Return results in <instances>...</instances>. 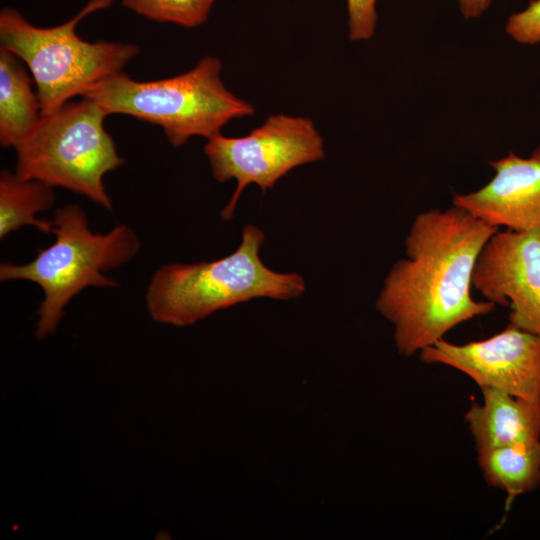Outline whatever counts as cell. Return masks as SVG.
Segmentation results:
<instances>
[{"label": "cell", "instance_id": "6da1fadb", "mask_svg": "<svg viewBox=\"0 0 540 540\" xmlns=\"http://www.w3.org/2000/svg\"><path fill=\"white\" fill-rule=\"evenodd\" d=\"M453 205L417 214L376 299L378 312L394 327L398 352L412 356L444 339L456 326L494 310L471 296L478 255L498 230Z\"/></svg>", "mask_w": 540, "mask_h": 540}, {"label": "cell", "instance_id": "7a4b0ae2", "mask_svg": "<svg viewBox=\"0 0 540 540\" xmlns=\"http://www.w3.org/2000/svg\"><path fill=\"white\" fill-rule=\"evenodd\" d=\"M263 231L247 224L239 247L209 262L161 266L150 279L146 306L162 324L190 326L216 311L255 298L290 300L301 296L306 284L298 273L268 268L260 258Z\"/></svg>", "mask_w": 540, "mask_h": 540}, {"label": "cell", "instance_id": "3957f363", "mask_svg": "<svg viewBox=\"0 0 540 540\" xmlns=\"http://www.w3.org/2000/svg\"><path fill=\"white\" fill-rule=\"evenodd\" d=\"M221 72V60L206 56L187 72L153 81L120 72L83 97L108 115L125 114L161 127L169 143L181 147L194 136L209 139L232 120L254 115L249 102L226 88Z\"/></svg>", "mask_w": 540, "mask_h": 540}, {"label": "cell", "instance_id": "277c9868", "mask_svg": "<svg viewBox=\"0 0 540 540\" xmlns=\"http://www.w3.org/2000/svg\"><path fill=\"white\" fill-rule=\"evenodd\" d=\"M112 2L90 0L69 21L53 27L35 26L14 8L0 11V46L18 56L28 68L42 116L123 72L139 53V47L134 44L89 42L77 34L81 20Z\"/></svg>", "mask_w": 540, "mask_h": 540}, {"label": "cell", "instance_id": "5b68a950", "mask_svg": "<svg viewBox=\"0 0 540 540\" xmlns=\"http://www.w3.org/2000/svg\"><path fill=\"white\" fill-rule=\"evenodd\" d=\"M55 242L39 250L26 264L2 263L0 280H28L39 285L44 299L40 304L36 337L52 334L70 300L87 287H117L102 274L129 262L140 242L128 226L121 224L106 234L90 230L85 212L78 204L58 207L53 219Z\"/></svg>", "mask_w": 540, "mask_h": 540}, {"label": "cell", "instance_id": "8992f818", "mask_svg": "<svg viewBox=\"0 0 540 540\" xmlns=\"http://www.w3.org/2000/svg\"><path fill=\"white\" fill-rule=\"evenodd\" d=\"M108 113L93 99L69 101L43 115L16 147V173L85 196L112 211L105 174L124 163L104 127Z\"/></svg>", "mask_w": 540, "mask_h": 540}, {"label": "cell", "instance_id": "52a82bcc", "mask_svg": "<svg viewBox=\"0 0 540 540\" xmlns=\"http://www.w3.org/2000/svg\"><path fill=\"white\" fill-rule=\"evenodd\" d=\"M203 151L216 181H236L234 193L221 212L227 221L232 219L248 185L256 184L265 192L292 169L325 157L323 138L312 119L286 114L268 116L245 136L219 133L207 139Z\"/></svg>", "mask_w": 540, "mask_h": 540}, {"label": "cell", "instance_id": "ba28073f", "mask_svg": "<svg viewBox=\"0 0 540 540\" xmlns=\"http://www.w3.org/2000/svg\"><path fill=\"white\" fill-rule=\"evenodd\" d=\"M425 364L451 367L480 389L503 391L540 405V336L508 324L478 341L454 344L441 339L419 352Z\"/></svg>", "mask_w": 540, "mask_h": 540}, {"label": "cell", "instance_id": "9c48e42d", "mask_svg": "<svg viewBox=\"0 0 540 540\" xmlns=\"http://www.w3.org/2000/svg\"><path fill=\"white\" fill-rule=\"evenodd\" d=\"M472 287L509 307L510 324L540 336V231L498 229L478 255Z\"/></svg>", "mask_w": 540, "mask_h": 540}, {"label": "cell", "instance_id": "30bf717a", "mask_svg": "<svg viewBox=\"0 0 540 540\" xmlns=\"http://www.w3.org/2000/svg\"><path fill=\"white\" fill-rule=\"evenodd\" d=\"M490 165V181L454 194L452 204L499 229L540 231V146L527 158L509 152Z\"/></svg>", "mask_w": 540, "mask_h": 540}, {"label": "cell", "instance_id": "8fae6325", "mask_svg": "<svg viewBox=\"0 0 540 540\" xmlns=\"http://www.w3.org/2000/svg\"><path fill=\"white\" fill-rule=\"evenodd\" d=\"M465 421L477 451L540 441V405L500 390L483 388Z\"/></svg>", "mask_w": 540, "mask_h": 540}, {"label": "cell", "instance_id": "7c38bea8", "mask_svg": "<svg viewBox=\"0 0 540 540\" xmlns=\"http://www.w3.org/2000/svg\"><path fill=\"white\" fill-rule=\"evenodd\" d=\"M25 63L0 48V144L15 148L37 126L41 103Z\"/></svg>", "mask_w": 540, "mask_h": 540}, {"label": "cell", "instance_id": "4fadbf2b", "mask_svg": "<svg viewBox=\"0 0 540 540\" xmlns=\"http://www.w3.org/2000/svg\"><path fill=\"white\" fill-rule=\"evenodd\" d=\"M477 460L486 483L510 498L540 486V441L480 450Z\"/></svg>", "mask_w": 540, "mask_h": 540}, {"label": "cell", "instance_id": "5bb4252c", "mask_svg": "<svg viewBox=\"0 0 540 540\" xmlns=\"http://www.w3.org/2000/svg\"><path fill=\"white\" fill-rule=\"evenodd\" d=\"M55 202L54 187L34 179H25L16 172L2 170L0 174V237L25 225L44 233H52V221L36 218Z\"/></svg>", "mask_w": 540, "mask_h": 540}, {"label": "cell", "instance_id": "9a60e30c", "mask_svg": "<svg viewBox=\"0 0 540 540\" xmlns=\"http://www.w3.org/2000/svg\"><path fill=\"white\" fill-rule=\"evenodd\" d=\"M127 9L149 20L195 28L204 24L216 0H121Z\"/></svg>", "mask_w": 540, "mask_h": 540}, {"label": "cell", "instance_id": "2e32d148", "mask_svg": "<svg viewBox=\"0 0 540 540\" xmlns=\"http://www.w3.org/2000/svg\"><path fill=\"white\" fill-rule=\"evenodd\" d=\"M505 32L522 45L540 43V0H531L525 9L511 14Z\"/></svg>", "mask_w": 540, "mask_h": 540}, {"label": "cell", "instance_id": "e0dca14e", "mask_svg": "<svg viewBox=\"0 0 540 540\" xmlns=\"http://www.w3.org/2000/svg\"><path fill=\"white\" fill-rule=\"evenodd\" d=\"M378 0H346L348 37L351 41H367L374 37L378 15Z\"/></svg>", "mask_w": 540, "mask_h": 540}, {"label": "cell", "instance_id": "ac0fdd59", "mask_svg": "<svg viewBox=\"0 0 540 540\" xmlns=\"http://www.w3.org/2000/svg\"><path fill=\"white\" fill-rule=\"evenodd\" d=\"M492 2L493 0H457L459 10L465 19L480 18Z\"/></svg>", "mask_w": 540, "mask_h": 540}]
</instances>
